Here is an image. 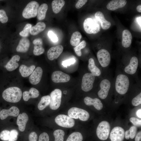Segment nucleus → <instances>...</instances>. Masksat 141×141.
Returning <instances> with one entry per match:
<instances>
[{"label":"nucleus","instance_id":"nucleus-1","mask_svg":"<svg viewBox=\"0 0 141 141\" xmlns=\"http://www.w3.org/2000/svg\"><path fill=\"white\" fill-rule=\"evenodd\" d=\"M130 85V79L127 75L120 73L116 76L115 86L116 92L119 94L124 95L127 92Z\"/></svg>","mask_w":141,"mask_h":141},{"label":"nucleus","instance_id":"nucleus-2","mask_svg":"<svg viewBox=\"0 0 141 141\" xmlns=\"http://www.w3.org/2000/svg\"><path fill=\"white\" fill-rule=\"evenodd\" d=\"M22 96L21 90L16 87L7 88L3 92L2 94V97L4 100L8 102L13 103L19 102Z\"/></svg>","mask_w":141,"mask_h":141},{"label":"nucleus","instance_id":"nucleus-3","mask_svg":"<svg viewBox=\"0 0 141 141\" xmlns=\"http://www.w3.org/2000/svg\"><path fill=\"white\" fill-rule=\"evenodd\" d=\"M39 7L38 3L36 1H31L29 3L24 9L22 12L23 17L29 19L36 17Z\"/></svg>","mask_w":141,"mask_h":141},{"label":"nucleus","instance_id":"nucleus-4","mask_svg":"<svg viewBox=\"0 0 141 141\" xmlns=\"http://www.w3.org/2000/svg\"><path fill=\"white\" fill-rule=\"evenodd\" d=\"M98 21L91 18L86 19L83 23L85 32L89 34H96L100 31V27Z\"/></svg>","mask_w":141,"mask_h":141},{"label":"nucleus","instance_id":"nucleus-5","mask_svg":"<svg viewBox=\"0 0 141 141\" xmlns=\"http://www.w3.org/2000/svg\"><path fill=\"white\" fill-rule=\"evenodd\" d=\"M68 114L73 119H79L83 121L87 120L90 116L89 114L86 110L76 107L70 108L68 111Z\"/></svg>","mask_w":141,"mask_h":141},{"label":"nucleus","instance_id":"nucleus-6","mask_svg":"<svg viewBox=\"0 0 141 141\" xmlns=\"http://www.w3.org/2000/svg\"><path fill=\"white\" fill-rule=\"evenodd\" d=\"M110 129L109 123L105 121L101 122L98 124L96 129L97 135L100 140H104L108 137Z\"/></svg>","mask_w":141,"mask_h":141},{"label":"nucleus","instance_id":"nucleus-7","mask_svg":"<svg viewBox=\"0 0 141 141\" xmlns=\"http://www.w3.org/2000/svg\"><path fill=\"white\" fill-rule=\"evenodd\" d=\"M50 108L52 110H56L60 106L62 96L61 91L59 89H56L52 91L50 95Z\"/></svg>","mask_w":141,"mask_h":141},{"label":"nucleus","instance_id":"nucleus-8","mask_svg":"<svg viewBox=\"0 0 141 141\" xmlns=\"http://www.w3.org/2000/svg\"><path fill=\"white\" fill-rule=\"evenodd\" d=\"M55 121L58 126L67 128H72L75 124V121L73 118L64 114H60L57 116L55 119Z\"/></svg>","mask_w":141,"mask_h":141},{"label":"nucleus","instance_id":"nucleus-9","mask_svg":"<svg viewBox=\"0 0 141 141\" xmlns=\"http://www.w3.org/2000/svg\"><path fill=\"white\" fill-rule=\"evenodd\" d=\"M95 79V77L91 73H87L83 76L81 84V88L83 91L87 92L89 91L93 88Z\"/></svg>","mask_w":141,"mask_h":141},{"label":"nucleus","instance_id":"nucleus-10","mask_svg":"<svg viewBox=\"0 0 141 141\" xmlns=\"http://www.w3.org/2000/svg\"><path fill=\"white\" fill-rule=\"evenodd\" d=\"M111 85V81L107 78H104L101 80L99 84L100 89L97 93L100 98L103 99L107 97Z\"/></svg>","mask_w":141,"mask_h":141},{"label":"nucleus","instance_id":"nucleus-11","mask_svg":"<svg viewBox=\"0 0 141 141\" xmlns=\"http://www.w3.org/2000/svg\"><path fill=\"white\" fill-rule=\"evenodd\" d=\"M97 57L101 66L103 68L107 67L111 61V56L106 50L102 49L99 50L97 54Z\"/></svg>","mask_w":141,"mask_h":141},{"label":"nucleus","instance_id":"nucleus-12","mask_svg":"<svg viewBox=\"0 0 141 141\" xmlns=\"http://www.w3.org/2000/svg\"><path fill=\"white\" fill-rule=\"evenodd\" d=\"M125 137V131L122 127L117 126L111 130L110 135L111 141H123Z\"/></svg>","mask_w":141,"mask_h":141},{"label":"nucleus","instance_id":"nucleus-13","mask_svg":"<svg viewBox=\"0 0 141 141\" xmlns=\"http://www.w3.org/2000/svg\"><path fill=\"white\" fill-rule=\"evenodd\" d=\"M138 65L137 58L136 56H133L131 59L129 64L124 68V72L127 74H134L137 72Z\"/></svg>","mask_w":141,"mask_h":141},{"label":"nucleus","instance_id":"nucleus-14","mask_svg":"<svg viewBox=\"0 0 141 141\" xmlns=\"http://www.w3.org/2000/svg\"><path fill=\"white\" fill-rule=\"evenodd\" d=\"M70 78L69 75L60 71H55L51 75L52 81L56 83L67 82L70 80Z\"/></svg>","mask_w":141,"mask_h":141},{"label":"nucleus","instance_id":"nucleus-15","mask_svg":"<svg viewBox=\"0 0 141 141\" xmlns=\"http://www.w3.org/2000/svg\"><path fill=\"white\" fill-rule=\"evenodd\" d=\"M63 49V47L61 45L51 47L47 52V55L48 59L52 61L57 58L62 52Z\"/></svg>","mask_w":141,"mask_h":141},{"label":"nucleus","instance_id":"nucleus-16","mask_svg":"<svg viewBox=\"0 0 141 141\" xmlns=\"http://www.w3.org/2000/svg\"><path fill=\"white\" fill-rule=\"evenodd\" d=\"M19 112L18 108L14 106L11 107L8 109H3L0 112V119L3 120L9 116L17 117L19 114Z\"/></svg>","mask_w":141,"mask_h":141},{"label":"nucleus","instance_id":"nucleus-17","mask_svg":"<svg viewBox=\"0 0 141 141\" xmlns=\"http://www.w3.org/2000/svg\"><path fill=\"white\" fill-rule=\"evenodd\" d=\"M43 71L42 68L37 67L31 74L29 78L30 83L33 85H35L40 82L43 74Z\"/></svg>","mask_w":141,"mask_h":141},{"label":"nucleus","instance_id":"nucleus-18","mask_svg":"<svg viewBox=\"0 0 141 141\" xmlns=\"http://www.w3.org/2000/svg\"><path fill=\"white\" fill-rule=\"evenodd\" d=\"M84 102L86 105H93L97 110H101L103 107V105L101 100L97 98H92L90 97H86L84 99Z\"/></svg>","mask_w":141,"mask_h":141},{"label":"nucleus","instance_id":"nucleus-19","mask_svg":"<svg viewBox=\"0 0 141 141\" xmlns=\"http://www.w3.org/2000/svg\"><path fill=\"white\" fill-rule=\"evenodd\" d=\"M28 120V117L26 113H23L18 116L16 121L19 130L21 132L24 131L26 128V124Z\"/></svg>","mask_w":141,"mask_h":141},{"label":"nucleus","instance_id":"nucleus-20","mask_svg":"<svg viewBox=\"0 0 141 141\" xmlns=\"http://www.w3.org/2000/svg\"><path fill=\"white\" fill-rule=\"evenodd\" d=\"M30 45V42L27 38L23 37L20 40L16 50L18 52L25 53L27 51Z\"/></svg>","mask_w":141,"mask_h":141},{"label":"nucleus","instance_id":"nucleus-21","mask_svg":"<svg viewBox=\"0 0 141 141\" xmlns=\"http://www.w3.org/2000/svg\"><path fill=\"white\" fill-rule=\"evenodd\" d=\"M34 45L33 53L36 56H39L43 54L45 49L43 47V42L41 38H38L34 39L33 41Z\"/></svg>","mask_w":141,"mask_h":141},{"label":"nucleus","instance_id":"nucleus-22","mask_svg":"<svg viewBox=\"0 0 141 141\" xmlns=\"http://www.w3.org/2000/svg\"><path fill=\"white\" fill-rule=\"evenodd\" d=\"M127 3L125 0H113L111 1L107 5V9L109 10H114L124 7Z\"/></svg>","mask_w":141,"mask_h":141},{"label":"nucleus","instance_id":"nucleus-23","mask_svg":"<svg viewBox=\"0 0 141 141\" xmlns=\"http://www.w3.org/2000/svg\"><path fill=\"white\" fill-rule=\"evenodd\" d=\"M95 16L96 19L100 23L103 29L107 30L110 28L111 25V23L105 19L102 12L100 11L96 12Z\"/></svg>","mask_w":141,"mask_h":141},{"label":"nucleus","instance_id":"nucleus-24","mask_svg":"<svg viewBox=\"0 0 141 141\" xmlns=\"http://www.w3.org/2000/svg\"><path fill=\"white\" fill-rule=\"evenodd\" d=\"M19 56L16 55L13 56L8 62L5 67L8 71H11L16 69L19 66V64L17 62L20 60Z\"/></svg>","mask_w":141,"mask_h":141},{"label":"nucleus","instance_id":"nucleus-25","mask_svg":"<svg viewBox=\"0 0 141 141\" xmlns=\"http://www.w3.org/2000/svg\"><path fill=\"white\" fill-rule=\"evenodd\" d=\"M132 39V35L129 31L125 30L123 31L122 44L124 47L127 48L130 46Z\"/></svg>","mask_w":141,"mask_h":141},{"label":"nucleus","instance_id":"nucleus-26","mask_svg":"<svg viewBox=\"0 0 141 141\" xmlns=\"http://www.w3.org/2000/svg\"><path fill=\"white\" fill-rule=\"evenodd\" d=\"M39 95V91L36 89L32 87L29 91H26L23 93V97L25 101H28L30 98H35Z\"/></svg>","mask_w":141,"mask_h":141},{"label":"nucleus","instance_id":"nucleus-27","mask_svg":"<svg viewBox=\"0 0 141 141\" xmlns=\"http://www.w3.org/2000/svg\"><path fill=\"white\" fill-rule=\"evenodd\" d=\"M88 68L94 76L99 77L101 73L100 69L96 65L95 61L92 58H90L88 61Z\"/></svg>","mask_w":141,"mask_h":141},{"label":"nucleus","instance_id":"nucleus-28","mask_svg":"<svg viewBox=\"0 0 141 141\" xmlns=\"http://www.w3.org/2000/svg\"><path fill=\"white\" fill-rule=\"evenodd\" d=\"M35 66L33 65L27 67L24 64L21 65L19 68V71L21 76L25 77L31 74L35 68Z\"/></svg>","mask_w":141,"mask_h":141},{"label":"nucleus","instance_id":"nucleus-29","mask_svg":"<svg viewBox=\"0 0 141 141\" xmlns=\"http://www.w3.org/2000/svg\"><path fill=\"white\" fill-rule=\"evenodd\" d=\"M46 28L45 24L42 22H38L34 26H32L30 30V33L32 35H36L43 31Z\"/></svg>","mask_w":141,"mask_h":141},{"label":"nucleus","instance_id":"nucleus-30","mask_svg":"<svg viewBox=\"0 0 141 141\" xmlns=\"http://www.w3.org/2000/svg\"><path fill=\"white\" fill-rule=\"evenodd\" d=\"M65 3L63 0H54L51 3L53 12L55 14L58 13L61 10Z\"/></svg>","mask_w":141,"mask_h":141},{"label":"nucleus","instance_id":"nucleus-31","mask_svg":"<svg viewBox=\"0 0 141 141\" xmlns=\"http://www.w3.org/2000/svg\"><path fill=\"white\" fill-rule=\"evenodd\" d=\"M48 9L47 4L45 3L42 4L39 7L37 14V18L39 20L45 19Z\"/></svg>","mask_w":141,"mask_h":141},{"label":"nucleus","instance_id":"nucleus-32","mask_svg":"<svg viewBox=\"0 0 141 141\" xmlns=\"http://www.w3.org/2000/svg\"><path fill=\"white\" fill-rule=\"evenodd\" d=\"M50 96L49 95L44 96L41 98L40 101L38 104V109L40 110H43L50 105Z\"/></svg>","mask_w":141,"mask_h":141},{"label":"nucleus","instance_id":"nucleus-33","mask_svg":"<svg viewBox=\"0 0 141 141\" xmlns=\"http://www.w3.org/2000/svg\"><path fill=\"white\" fill-rule=\"evenodd\" d=\"M81 37L82 35L79 32L76 31L74 32L71 37L70 40L71 45L73 46L78 45L80 43Z\"/></svg>","mask_w":141,"mask_h":141},{"label":"nucleus","instance_id":"nucleus-34","mask_svg":"<svg viewBox=\"0 0 141 141\" xmlns=\"http://www.w3.org/2000/svg\"><path fill=\"white\" fill-rule=\"evenodd\" d=\"M83 140L81 134L79 132H76L71 134L66 141H82Z\"/></svg>","mask_w":141,"mask_h":141},{"label":"nucleus","instance_id":"nucleus-35","mask_svg":"<svg viewBox=\"0 0 141 141\" xmlns=\"http://www.w3.org/2000/svg\"><path fill=\"white\" fill-rule=\"evenodd\" d=\"M64 134V131L61 130L57 129L54 131L53 133L54 141H63Z\"/></svg>","mask_w":141,"mask_h":141},{"label":"nucleus","instance_id":"nucleus-36","mask_svg":"<svg viewBox=\"0 0 141 141\" xmlns=\"http://www.w3.org/2000/svg\"><path fill=\"white\" fill-rule=\"evenodd\" d=\"M86 44V41L84 40H83L74 48V49L75 52L78 56H80L81 55V50L85 47Z\"/></svg>","mask_w":141,"mask_h":141},{"label":"nucleus","instance_id":"nucleus-37","mask_svg":"<svg viewBox=\"0 0 141 141\" xmlns=\"http://www.w3.org/2000/svg\"><path fill=\"white\" fill-rule=\"evenodd\" d=\"M32 27V25L31 24H27L23 30L20 32L19 35L23 37L26 38L28 37L29 35L30 29Z\"/></svg>","mask_w":141,"mask_h":141},{"label":"nucleus","instance_id":"nucleus-38","mask_svg":"<svg viewBox=\"0 0 141 141\" xmlns=\"http://www.w3.org/2000/svg\"><path fill=\"white\" fill-rule=\"evenodd\" d=\"M10 131L4 130L0 133V139L4 141H8L10 138Z\"/></svg>","mask_w":141,"mask_h":141},{"label":"nucleus","instance_id":"nucleus-39","mask_svg":"<svg viewBox=\"0 0 141 141\" xmlns=\"http://www.w3.org/2000/svg\"><path fill=\"white\" fill-rule=\"evenodd\" d=\"M18 134L17 131L13 129L10 131V138L8 141H16Z\"/></svg>","mask_w":141,"mask_h":141},{"label":"nucleus","instance_id":"nucleus-40","mask_svg":"<svg viewBox=\"0 0 141 141\" xmlns=\"http://www.w3.org/2000/svg\"><path fill=\"white\" fill-rule=\"evenodd\" d=\"M132 104L136 106L141 104V93L140 92L138 95L134 97L132 101Z\"/></svg>","mask_w":141,"mask_h":141},{"label":"nucleus","instance_id":"nucleus-41","mask_svg":"<svg viewBox=\"0 0 141 141\" xmlns=\"http://www.w3.org/2000/svg\"><path fill=\"white\" fill-rule=\"evenodd\" d=\"M8 20V18L5 11L3 10H0V21L2 23H5Z\"/></svg>","mask_w":141,"mask_h":141},{"label":"nucleus","instance_id":"nucleus-42","mask_svg":"<svg viewBox=\"0 0 141 141\" xmlns=\"http://www.w3.org/2000/svg\"><path fill=\"white\" fill-rule=\"evenodd\" d=\"M129 130L130 132V138L131 139H133L136 136L137 128L136 126H133Z\"/></svg>","mask_w":141,"mask_h":141},{"label":"nucleus","instance_id":"nucleus-43","mask_svg":"<svg viewBox=\"0 0 141 141\" xmlns=\"http://www.w3.org/2000/svg\"><path fill=\"white\" fill-rule=\"evenodd\" d=\"M130 121L135 126L140 127L141 126V120L138 118L132 117L130 119Z\"/></svg>","mask_w":141,"mask_h":141},{"label":"nucleus","instance_id":"nucleus-44","mask_svg":"<svg viewBox=\"0 0 141 141\" xmlns=\"http://www.w3.org/2000/svg\"><path fill=\"white\" fill-rule=\"evenodd\" d=\"M75 60L73 58H70L63 61L62 63V65L64 67H67L75 63Z\"/></svg>","mask_w":141,"mask_h":141},{"label":"nucleus","instance_id":"nucleus-45","mask_svg":"<svg viewBox=\"0 0 141 141\" xmlns=\"http://www.w3.org/2000/svg\"><path fill=\"white\" fill-rule=\"evenodd\" d=\"M49 137L46 132H43L39 135L38 141H49Z\"/></svg>","mask_w":141,"mask_h":141},{"label":"nucleus","instance_id":"nucleus-46","mask_svg":"<svg viewBox=\"0 0 141 141\" xmlns=\"http://www.w3.org/2000/svg\"><path fill=\"white\" fill-rule=\"evenodd\" d=\"M48 35L53 42H56L58 40L57 36L52 31H49L48 32Z\"/></svg>","mask_w":141,"mask_h":141},{"label":"nucleus","instance_id":"nucleus-47","mask_svg":"<svg viewBox=\"0 0 141 141\" xmlns=\"http://www.w3.org/2000/svg\"><path fill=\"white\" fill-rule=\"evenodd\" d=\"M38 136L36 133L34 132H31L29 134V141H37Z\"/></svg>","mask_w":141,"mask_h":141},{"label":"nucleus","instance_id":"nucleus-48","mask_svg":"<svg viewBox=\"0 0 141 141\" xmlns=\"http://www.w3.org/2000/svg\"><path fill=\"white\" fill-rule=\"evenodd\" d=\"M87 1V0H79L76 3L75 7L77 9H79L82 7Z\"/></svg>","mask_w":141,"mask_h":141},{"label":"nucleus","instance_id":"nucleus-49","mask_svg":"<svg viewBox=\"0 0 141 141\" xmlns=\"http://www.w3.org/2000/svg\"><path fill=\"white\" fill-rule=\"evenodd\" d=\"M141 138V132H139L136 136L135 139V141H140Z\"/></svg>","mask_w":141,"mask_h":141},{"label":"nucleus","instance_id":"nucleus-50","mask_svg":"<svg viewBox=\"0 0 141 141\" xmlns=\"http://www.w3.org/2000/svg\"><path fill=\"white\" fill-rule=\"evenodd\" d=\"M125 137L127 139H129L130 138V132L129 130H127L125 132Z\"/></svg>","mask_w":141,"mask_h":141},{"label":"nucleus","instance_id":"nucleus-51","mask_svg":"<svg viewBox=\"0 0 141 141\" xmlns=\"http://www.w3.org/2000/svg\"><path fill=\"white\" fill-rule=\"evenodd\" d=\"M137 21V22L138 24L139 25L140 29H141V17L140 16L139 17H137L136 19Z\"/></svg>","mask_w":141,"mask_h":141},{"label":"nucleus","instance_id":"nucleus-52","mask_svg":"<svg viewBox=\"0 0 141 141\" xmlns=\"http://www.w3.org/2000/svg\"><path fill=\"white\" fill-rule=\"evenodd\" d=\"M141 109L138 110L136 112V115L139 118H141Z\"/></svg>","mask_w":141,"mask_h":141},{"label":"nucleus","instance_id":"nucleus-53","mask_svg":"<svg viewBox=\"0 0 141 141\" xmlns=\"http://www.w3.org/2000/svg\"><path fill=\"white\" fill-rule=\"evenodd\" d=\"M136 9L137 11L139 13L141 12V5H138L136 8Z\"/></svg>","mask_w":141,"mask_h":141},{"label":"nucleus","instance_id":"nucleus-54","mask_svg":"<svg viewBox=\"0 0 141 141\" xmlns=\"http://www.w3.org/2000/svg\"></svg>","mask_w":141,"mask_h":141},{"label":"nucleus","instance_id":"nucleus-55","mask_svg":"<svg viewBox=\"0 0 141 141\" xmlns=\"http://www.w3.org/2000/svg\"></svg>","mask_w":141,"mask_h":141}]
</instances>
